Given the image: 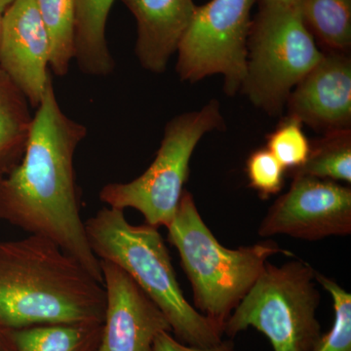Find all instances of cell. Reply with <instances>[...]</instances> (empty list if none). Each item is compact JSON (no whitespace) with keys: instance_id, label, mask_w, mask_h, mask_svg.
I'll return each instance as SVG.
<instances>
[{"instance_id":"3957f363","label":"cell","mask_w":351,"mask_h":351,"mask_svg":"<svg viewBox=\"0 0 351 351\" xmlns=\"http://www.w3.org/2000/svg\"><path fill=\"white\" fill-rule=\"evenodd\" d=\"M84 225L94 255L117 265L133 279L169 321L176 339L198 348L223 341V327L201 314L184 297L158 228L132 225L124 210L108 206Z\"/></svg>"},{"instance_id":"cb8c5ba5","label":"cell","mask_w":351,"mask_h":351,"mask_svg":"<svg viewBox=\"0 0 351 351\" xmlns=\"http://www.w3.org/2000/svg\"><path fill=\"white\" fill-rule=\"evenodd\" d=\"M260 4H295L299 0H258Z\"/></svg>"},{"instance_id":"5b68a950","label":"cell","mask_w":351,"mask_h":351,"mask_svg":"<svg viewBox=\"0 0 351 351\" xmlns=\"http://www.w3.org/2000/svg\"><path fill=\"white\" fill-rule=\"evenodd\" d=\"M316 270L302 260L282 265L267 262L223 326L230 339L248 328L267 337L274 351H311L320 339L316 317L320 293Z\"/></svg>"},{"instance_id":"44dd1931","label":"cell","mask_w":351,"mask_h":351,"mask_svg":"<svg viewBox=\"0 0 351 351\" xmlns=\"http://www.w3.org/2000/svg\"><path fill=\"white\" fill-rule=\"evenodd\" d=\"M302 125L299 119L288 117L267 136V149L289 174L301 168L311 154V144Z\"/></svg>"},{"instance_id":"6da1fadb","label":"cell","mask_w":351,"mask_h":351,"mask_svg":"<svg viewBox=\"0 0 351 351\" xmlns=\"http://www.w3.org/2000/svg\"><path fill=\"white\" fill-rule=\"evenodd\" d=\"M86 136V126L62 110L51 80L34 114L22 158L0 179V215L29 234L54 242L103 283L76 184L75 152Z\"/></svg>"},{"instance_id":"4316f807","label":"cell","mask_w":351,"mask_h":351,"mask_svg":"<svg viewBox=\"0 0 351 351\" xmlns=\"http://www.w3.org/2000/svg\"><path fill=\"white\" fill-rule=\"evenodd\" d=\"M0 351H4L3 345H2L1 341H0Z\"/></svg>"},{"instance_id":"d4e9b609","label":"cell","mask_w":351,"mask_h":351,"mask_svg":"<svg viewBox=\"0 0 351 351\" xmlns=\"http://www.w3.org/2000/svg\"><path fill=\"white\" fill-rule=\"evenodd\" d=\"M14 1L15 0H0V11L3 13L7 7L12 4Z\"/></svg>"},{"instance_id":"5bb4252c","label":"cell","mask_w":351,"mask_h":351,"mask_svg":"<svg viewBox=\"0 0 351 351\" xmlns=\"http://www.w3.org/2000/svg\"><path fill=\"white\" fill-rule=\"evenodd\" d=\"M115 0H75V59L82 73L107 76L114 69V60L108 49L106 27Z\"/></svg>"},{"instance_id":"30bf717a","label":"cell","mask_w":351,"mask_h":351,"mask_svg":"<svg viewBox=\"0 0 351 351\" xmlns=\"http://www.w3.org/2000/svg\"><path fill=\"white\" fill-rule=\"evenodd\" d=\"M106 313L97 351H152L156 337L171 332L169 321L125 271L100 261Z\"/></svg>"},{"instance_id":"7402d4cb","label":"cell","mask_w":351,"mask_h":351,"mask_svg":"<svg viewBox=\"0 0 351 351\" xmlns=\"http://www.w3.org/2000/svg\"><path fill=\"white\" fill-rule=\"evenodd\" d=\"M286 172L285 168L267 149H258L247 159L249 186L263 199L278 195L282 191Z\"/></svg>"},{"instance_id":"52a82bcc","label":"cell","mask_w":351,"mask_h":351,"mask_svg":"<svg viewBox=\"0 0 351 351\" xmlns=\"http://www.w3.org/2000/svg\"><path fill=\"white\" fill-rule=\"evenodd\" d=\"M225 125L218 101L182 113L168 122L151 166L128 182H110L100 191L108 207L137 210L145 223L167 228L174 219L188 181L189 163L201 138Z\"/></svg>"},{"instance_id":"7c38bea8","label":"cell","mask_w":351,"mask_h":351,"mask_svg":"<svg viewBox=\"0 0 351 351\" xmlns=\"http://www.w3.org/2000/svg\"><path fill=\"white\" fill-rule=\"evenodd\" d=\"M288 117L325 134L350 130L351 61L330 52L295 85L289 96Z\"/></svg>"},{"instance_id":"4fadbf2b","label":"cell","mask_w":351,"mask_h":351,"mask_svg":"<svg viewBox=\"0 0 351 351\" xmlns=\"http://www.w3.org/2000/svg\"><path fill=\"white\" fill-rule=\"evenodd\" d=\"M137 22L136 56L154 73L167 69L195 13L193 0H122Z\"/></svg>"},{"instance_id":"277c9868","label":"cell","mask_w":351,"mask_h":351,"mask_svg":"<svg viewBox=\"0 0 351 351\" xmlns=\"http://www.w3.org/2000/svg\"><path fill=\"white\" fill-rule=\"evenodd\" d=\"M166 228L168 240L179 252L182 269L193 287L195 308L223 327L269 258L279 253L293 256L274 240L226 248L204 223L193 196L186 191Z\"/></svg>"},{"instance_id":"ba28073f","label":"cell","mask_w":351,"mask_h":351,"mask_svg":"<svg viewBox=\"0 0 351 351\" xmlns=\"http://www.w3.org/2000/svg\"><path fill=\"white\" fill-rule=\"evenodd\" d=\"M254 2L210 0L204 5L196 6L176 51L177 73L182 82H197L221 75L228 96L242 89Z\"/></svg>"},{"instance_id":"ffe728a7","label":"cell","mask_w":351,"mask_h":351,"mask_svg":"<svg viewBox=\"0 0 351 351\" xmlns=\"http://www.w3.org/2000/svg\"><path fill=\"white\" fill-rule=\"evenodd\" d=\"M315 280L331 295L335 318L311 351H351V295L334 279L315 272Z\"/></svg>"},{"instance_id":"2e32d148","label":"cell","mask_w":351,"mask_h":351,"mask_svg":"<svg viewBox=\"0 0 351 351\" xmlns=\"http://www.w3.org/2000/svg\"><path fill=\"white\" fill-rule=\"evenodd\" d=\"M23 92L0 68V168L5 161L16 165L25 152L32 119Z\"/></svg>"},{"instance_id":"603a6c76","label":"cell","mask_w":351,"mask_h":351,"mask_svg":"<svg viewBox=\"0 0 351 351\" xmlns=\"http://www.w3.org/2000/svg\"><path fill=\"white\" fill-rule=\"evenodd\" d=\"M152 351H237L230 339L221 341L208 348L186 345L173 337L171 332H162L156 337Z\"/></svg>"},{"instance_id":"8992f818","label":"cell","mask_w":351,"mask_h":351,"mask_svg":"<svg viewBox=\"0 0 351 351\" xmlns=\"http://www.w3.org/2000/svg\"><path fill=\"white\" fill-rule=\"evenodd\" d=\"M324 56L295 4H260L248 39L242 91L256 107L282 112L291 92Z\"/></svg>"},{"instance_id":"e0dca14e","label":"cell","mask_w":351,"mask_h":351,"mask_svg":"<svg viewBox=\"0 0 351 351\" xmlns=\"http://www.w3.org/2000/svg\"><path fill=\"white\" fill-rule=\"evenodd\" d=\"M308 31L331 52L346 53L351 46V0H299Z\"/></svg>"},{"instance_id":"7a4b0ae2","label":"cell","mask_w":351,"mask_h":351,"mask_svg":"<svg viewBox=\"0 0 351 351\" xmlns=\"http://www.w3.org/2000/svg\"><path fill=\"white\" fill-rule=\"evenodd\" d=\"M104 284L54 242L38 235L0 244V329L104 323Z\"/></svg>"},{"instance_id":"9c48e42d","label":"cell","mask_w":351,"mask_h":351,"mask_svg":"<svg viewBox=\"0 0 351 351\" xmlns=\"http://www.w3.org/2000/svg\"><path fill=\"white\" fill-rule=\"evenodd\" d=\"M350 233V186L308 176L293 177L258 228L262 237L282 234L307 241Z\"/></svg>"},{"instance_id":"d6986e66","label":"cell","mask_w":351,"mask_h":351,"mask_svg":"<svg viewBox=\"0 0 351 351\" xmlns=\"http://www.w3.org/2000/svg\"><path fill=\"white\" fill-rule=\"evenodd\" d=\"M290 176H308L337 182H351L350 130L325 134L311 144L306 162Z\"/></svg>"},{"instance_id":"8fae6325","label":"cell","mask_w":351,"mask_h":351,"mask_svg":"<svg viewBox=\"0 0 351 351\" xmlns=\"http://www.w3.org/2000/svg\"><path fill=\"white\" fill-rule=\"evenodd\" d=\"M0 68L38 108L51 80L50 43L34 0H15L2 14Z\"/></svg>"},{"instance_id":"ac0fdd59","label":"cell","mask_w":351,"mask_h":351,"mask_svg":"<svg viewBox=\"0 0 351 351\" xmlns=\"http://www.w3.org/2000/svg\"><path fill=\"white\" fill-rule=\"evenodd\" d=\"M50 43V69L63 77L75 53V0H34Z\"/></svg>"},{"instance_id":"484cf974","label":"cell","mask_w":351,"mask_h":351,"mask_svg":"<svg viewBox=\"0 0 351 351\" xmlns=\"http://www.w3.org/2000/svg\"><path fill=\"white\" fill-rule=\"evenodd\" d=\"M2 14L3 13L0 11V36H1Z\"/></svg>"},{"instance_id":"9a60e30c","label":"cell","mask_w":351,"mask_h":351,"mask_svg":"<svg viewBox=\"0 0 351 351\" xmlns=\"http://www.w3.org/2000/svg\"><path fill=\"white\" fill-rule=\"evenodd\" d=\"M103 323L38 325L8 332L15 351H97Z\"/></svg>"}]
</instances>
